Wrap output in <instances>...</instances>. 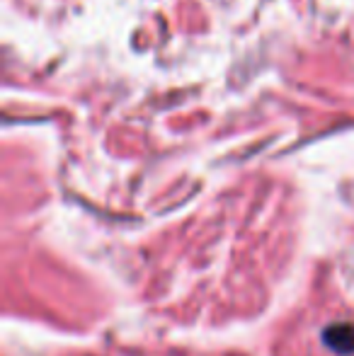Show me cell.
<instances>
[{"mask_svg":"<svg viewBox=\"0 0 354 356\" xmlns=\"http://www.w3.org/2000/svg\"><path fill=\"white\" fill-rule=\"evenodd\" d=\"M323 342L328 349H332L340 356H352L354 354V323H332L323 330Z\"/></svg>","mask_w":354,"mask_h":356,"instance_id":"cell-1","label":"cell"}]
</instances>
